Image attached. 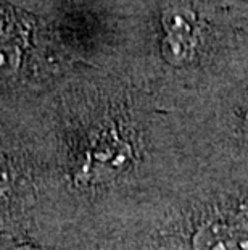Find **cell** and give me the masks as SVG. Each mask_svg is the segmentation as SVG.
I'll return each instance as SVG.
<instances>
[{
    "mask_svg": "<svg viewBox=\"0 0 248 250\" xmlns=\"http://www.w3.org/2000/svg\"><path fill=\"white\" fill-rule=\"evenodd\" d=\"M166 60L172 65H184L193 57L198 42V23L195 13L187 8H170L163 15Z\"/></svg>",
    "mask_w": 248,
    "mask_h": 250,
    "instance_id": "1",
    "label": "cell"
}]
</instances>
